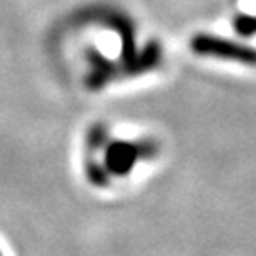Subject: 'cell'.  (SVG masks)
<instances>
[{
  "mask_svg": "<svg viewBox=\"0 0 256 256\" xmlns=\"http://www.w3.org/2000/svg\"><path fill=\"white\" fill-rule=\"evenodd\" d=\"M0 256H2V252H0Z\"/></svg>",
  "mask_w": 256,
  "mask_h": 256,
  "instance_id": "9",
  "label": "cell"
},
{
  "mask_svg": "<svg viewBox=\"0 0 256 256\" xmlns=\"http://www.w3.org/2000/svg\"><path fill=\"white\" fill-rule=\"evenodd\" d=\"M86 176H88V180H90L93 186H101V188L108 186V182H110L108 169H106L104 165L93 162V160H90V162L86 164Z\"/></svg>",
  "mask_w": 256,
  "mask_h": 256,
  "instance_id": "6",
  "label": "cell"
},
{
  "mask_svg": "<svg viewBox=\"0 0 256 256\" xmlns=\"http://www.w3.org/2000/svg\"><path fill=\"white\" fill-rule=\"evenodd\" d=\"M190 48L196 55L202 57H216V59H228L238 63L256 66V50L245 44H239L228 38L212 36L207 32H200L192 38Z\"/></svg>",
  "mask_w": 256,
  "mask_h": 256,
  "instance_id": "2",
  "label": "cell"
},
{
  "mask_svg": "<svg viewBox=\"0 0 256 256\" xmlns=\"http://www.w3.org/2000/svg\"><path fill=\"white\" fill-rule=\"evenodd\" d=\"M86 57H88V63H90V72H88V78H86V88L92 90V92H97L104 88L108 82H112L120 72V64L110 61L108 57H104L101 52L97 50H88L86 52Z\"/></svg>",
  "mask_w": 256,
  "mask_h": 256,
  "instance_id": "3",
  "label": "cell"
},
{
  "mask_svg": "<svg viewBox=\"0 0 256 256\" xmlns=\"http://www.w3.org/2000/svg\"><path fill=\"white\" fill-rule=\"evenodd\" d=\"M160 150L154 138H142L135 142L108 140L104 146V167L114 176H126L133 171L138 160H152Z\"/></svg>",
  "mask_w": 256,
  "mask_h": 256,
  "instance_id": "1",
  "label": "cell"
},
{
  "mask_svg": "<svg viewBox=\"0 0 256 256\" xmlns=\"http://www.w3.org/2000/svg\"><path fill=\"white\" fill-rule=\"evenodd\" d=\"M234 28L241 36H252V34H256V18L241 14V16L234 19Z\"/></svg>",
  "mask_w": 256,
  "mask_h": 256,
  "instance_id": "8",
  "label": "cell"
},
{
  "mask_svg": "<svg viewBox=\"0 0 256 256\" xmlns=\"http://www.w3.org/2000/svg\"><path fill=\"white\" fill-rule=\"evenodd\" d=\"M162 44L156 42V40H150L146 46L142 48L140 52H137V55L131 59V63H128L122 70L126 76H138V74H144L154 70L158 64L162 63Z\"/></svg>",
  "mask_w": 256,
  "mask_h": 256,
  "instance_id": "4",
  "label": "cell"
},
{
  "mask_svg": "<svg viewBox=\"0 0 256 256\" xmlns=\"http://www.w3.org/2000/svg\"><path fill=\"white\" fill-rule=\"evenodd\" d=\"M110 25L118 32L122 40V68L137 55V44H135V25L126 16H114L110 19Z\"/></svg>",
  "mask_w": 256,
  "mask_h": 256,
  "instance_id": "5",
  "label": "cell"
},
{
  "mask_svg": "<svg viewBox=\"0 0 256 256\" xmlns=\"http://www.w3.org/2000/svg\"><path fill=\"white\" fill-rule=\"evenodd\" d=\"M108 129L104 124H93L92 129H90V133H88V146L90 150H99V148L106 146L108 144Z\"/></svg>",
  "mask_w": 256,
  "mask_h": 256,
  "instance_id": "7",
  "label": "cell"
}]
</instances>
